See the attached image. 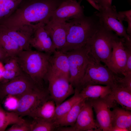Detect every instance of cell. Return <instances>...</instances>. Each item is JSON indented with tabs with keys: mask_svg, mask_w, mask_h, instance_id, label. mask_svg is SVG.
<instances>
[{
	"mask_svg": "<svg viewBox=\"0 0 131 131\" xmlns=\"http://www.w3.org/2000/svg\"><path fill=\"white\" fill-rule=\"evenodd\" d=\"M119 13L123 15L124 16V21L128 23V27L126 30L127 33L131 36V9L123 11H120Z\"/></svg>",
	"mask_w": 131,
	"mask_h": 131,
	"instance_id": "836d02e7",
	"label": "cell"
},
{
	"mask_svg": "<svg viewBox=\"0 0 131 131\" xmlns=\"http://www.w3.org/2000/svg\"><path fill=\"white\" fill-rule=\"evenodd\" d=\"M35 25V24L26 25L17 28L12 29L0 24V30L14 40L22 50H26L31 49L30 40Z\"/></svg>",
	"mask_w": 131,
	"mask_h": 131,
	"instance_id": "9a60e30c",
	"label": "cell"
},
{
	"mask_svg": "<svg viewBox=\"0 0 131 131\" xmlns=\"http://www.w3.org/2000/svg\"><path fill=\"white\" fill-rule=\"evenodd\" d=\"M125 48L127 58L125 68L122 74V75L123 76L131 73V43L126 42Z\"/></svg>",
	"mask_w": 131,
	"mask_h": 131,
	"instance_id": "1f68e13d",
	"label": "cell"
},
{
	"mask_svg": "<svg viewBox=\"0 0 131 131\" xmlns=\"http://www.w3.org/2000/svg\"><path fill=\"white\" fill-rule=\"evenodd\" d=\"M82 0H63L53 12L51 18L67 22L84 15V7L81 5Z\"/></svg>",
	"mask_w": 131,
	"mask_h": 131,
	"instance_id": "4fadbf2b",
	"label": "cell"
},
{
	"mask_svg": "<svg viewBox=\"0 0 131 131\" xmlns=\"http://www.w3.org/2000/svg\"><path fill=\"white\" fill-rule=\"evenodd\" d=\"M45 25L42 23L36 24L30 45L37 51L52 55L56 49L51 37L45 29Z\"/></svg>",
	"mask_w": 131,
	"mask_h": 131,
	"instance_id": "7c38bea8",
	"label": "cell"
},
{
	"mask_svg": "<svg viewBox=\"0 0 131 131\" xmlns=\"http://www.w3.org/2000/svg\"><path fill=\"white\" fill-rule=\"evenodd\" d=\"M24 120L15 112L5 110L0 103V131H5L9 125Z\"/></svg>",
	"mask_w": 131,
	"mask_h": 131,
	"instance_id": "484cf974",
	"label": "cell"
},
{
	"mask_svg": "<svg viewBox=\"0 0 131 131\" xmlns=\"http://www.w3.org/2000/svg\"><path fill=\"white\" fill-rule=\"evenodd\" d=\"M96 113L97 123L101 131H110L112 127V112L111 108L116 106L109 95L104 98L86 99Z\"/></svg>",
	"mask_w": 131,
	"mask_h": 131,
	"instance_id": "8fae6325",
	"label": "cell"
},
{
	"mask_svg": "<svg viewBox=\"0 0 131 131\" xmlns=\"http://www.w3.org/2000/svg\"><path fill=\"white\" fill-rule=\"evenodd\" d=\"M79 92L75 89L74 95L67 100L63 101L56 106L53 120L57 127L58 122L64 117L74 105L81 98L79 95Z\"/></svg>",
	"mask_w": 131,
	"mask_h": 131,
	"instance_id": "603a6c76",
	"label": "cell"
},
{
	"mask_svg": "<svg viewBox=\"0 0 131 131\" xmlns=\"http://www.w3.org/2000/svg\"><path fill=\"white\" fill-rule=\"evenodd\" d=\"M17 96L8 95L5 98L4 106L6 110L8 112H15L16 110L20 97Z\"/></svg>",
	"mask_w": 131,
	"mask_h": 131,
	"instance_id": "f1b7e54d",
	"label": "cell"
},
{
	"mask_svg": "<svg viewBox=\"0 0 131 131\" xmlns=\"http://www.w3.org/2000/svg\"><path fill=\"white\" fill-rule=\"evenodd\" d=\"M120 85L131 90V73L121 78Z\"/></svg>",
	"mask_w": 131,
	"mask_h": 131,
	"instance_id": "e575fe53",
	"label": "cell"
},
{
	"mask_svg": "<svg viewBox=\"0 0 131 131\" xmlns=\"http://www.w3.org/2000/svg\"><path fill=\"white\" fill-rule=\"evenodd\" d=\"M30 122V131H52L57 127L53 122L33 118Z\"/></svg>",
	"mask_w": 131,
	"mask_h": 131,
	"instance_id": "83f0119b",
	"label": "cell"
},
{
	"mask_svg": "<svg viewBox=\"0 0 131 131\" xmlns=\"http://www.w3.org/2000/svg\"><path fill=\"white\" fill-rule=\"evenodd\" d=\"M110 131H129L127 129L117 127H112Z\"/></svg>",
	"mask_w": 131,
	"mask_h": 131,
	"instance_id": "74e56055",
	"label": "cell"
},
{
	"mask_svg": "<svg viewBox=\"0 0 131 131\" xmlns=\"http://www.w3.org/2000/svg\"><path fill=\"white\" fill-rule=\"evenodd\" d=\"M100 8H106L112 6V0H93Z\"/></svg>",
	"mask_w": 131,
	"mask_h": 131,
	"instance_id": "d590c367",
	"label": "cell"
},
{
	"mask_svg": "<svg viewBox=\"0 0 131 131\" xmlns=\"http://www.w3.org/2000/svg\"><path fill=\"white\" fill-rule=\"evenodd\" d=\"M3 70H0V79L1 78Z\"/></svg>",
	"mask_w": 131,
	"mask_h": 131,
	"instance_id": "f35d334b",
	"label": "cell"
},
{
	"mask_svg": "<svg viewBox=\"0 0 131 131\" xmlns=\"http://www.w3.org/2000/svg\"><path fill=\"white\" fill-rule=\"evenodd\" d=\"M7 131H30V122L25 120L14 123L9 128Z\"/></svg>",
	"mask_w": 131,
	"mask_h": 131,
	"instance_id": "f546056e",
	"label": "cell"
},
{
	"mask_svg": "<svg viewBox=\"0 0 131 131\" xmlns=\"http://www.w3.org/2000/svg\"><path fill=\"white\" fill-rule=\"evenodd\" d=\"M112 88L109 86L100 85H90L82 88L79 92V95L82 99L104 98L109 95Z\"/></svg>",
	"mask_w": 131,
	"mask_h": 131,
	"instance_id": "d6986e66",
	"label": "cell"
},
{
	"mask_svg": "<svg viewBox=\"0 0 131 131\" xmlns=\"http://www.w3.org/2000/svg\"><path fill=\"white\" fill-rule=\"evenodd\" d=\"M86 100V99H81L77 101L58 122L57 125V127L60 126H73Z\"/></svg>",
	"mask_w": 131,
	"mask_h": 131,
	"instance_id": "cb8c5ba5",
	"label": "cell"
},
{
	"mask_svg": "<svg viewBox=\"0 0 131 131\" xmlns=\"http://www.w3.org/2000/svg\"><path fill=\"white\" fill-rule=\"evenodd\" d=\"M8 57L6 53L0 46V61L5 62Z\"/></svg>",
	"mask_w": 131,
	"mask_h": 131,
	"instance_id": "8d00e7d4",
	"label": "cell"
},
{
	"mask_svg": "<svg viewBox=\"0 0 131 131\" xmlns=\"http://www.w3.org/2000/svg\"><path fill=\"white\" fill-rule=\"evenodd\" d=\"M93 108L86 99L73 127L74 131H101L96 120L94 119Z\"/></svg>",
	"mask_w": 131,
	"mask_h": 131,
	"instance_id": "e0dca14e",
	"label": "cell"
},
{
	"mask_svg": "<svg viewBox=\"0 0 131 131\" xmlns=\"http://www.w3.org/2000/svg\"><path fill=\"white\" fill-rule=\"evenodd\" d=\"M3 69L6 70L22 71L15 57H9L5 61Z\"/></svg>",
	"mask_w": 131,
	"mask_h": 131,
	"instance_id": "4dcf8cb0",
	"label": "cell"
},
{
	"mask_svg": "<svg viewBox=\"0 0 131 131\" xmlns=\"http://www.w3.org/2000/svg\"><path fill=\"white\" fill-rule=\"evenodd\" d=\"M89 57V62L84 75L75 89L79 91L90 85H103L112 88L119 85L120 76L115 74L106 65Z\"/></svg>",
	"mask_w": 131,
	"mask_h": 131,
	"instance_id": "277c9868",
	"label": "cell"
},
{
	"mask_svg": "<svg viewBox=\"0 0 131 131\" xmlns=\"http://www.w3.org/2000/svg\"><path fill=\"white\" fill-rule=\"evenodd\" d=\"M118 37L113 31L108 30L101 25L86 44L89 56L97 61L104 63L108 67L113 43Z\"/></svg>",
	"mask_w": 131,
	"mask_h": 131,
	"instance_id": "5b68a950",
	"label": "cell"
},
{
	"mask_svg": "<svg viewBox=\"0 0 131 131\" xmlns=\"http://www.w3.org/2000/svg\"><path fill=\"white\" fill-rule=\"evenodd\" d=\"M51 38L57 50H60L65 45L68 30L67 23L51 18L44 26Z\"/></svg>",
	"mask_w": 131,
	"mask_h": 131,
	"instance_id": "2e32d148",
	"label": "cell"
},
{
	"mask_svg": "<svg viewBox=\"0 0 131 131\" xmlns=\"http://www.w3.org/2000/svg\"><path fill=\"white\" fill-rule=\"evenodd\" d=\"M50 72L64 77L69 80L68 61L67 56L65 53L56 50L51 55Z\"/></svg>",
	"mask_w": 131,
	"mask_h": 131,
	"instance_id": "ac0fdd59",
	"label": "cell"
},
{
	"mask_svg": "<svg viewBox=\"0 0 131 131\" xmlns=\"http://www.w3.org/2000/svg\"><path fill=\"white\" fill-rule=\"evenodd\" d=\"M23 72L22 71L3 69L2 73L1 79L4 80L3 82H7L19 75Z\"/></svg>",
	"mask_w": 131,
	"mask_h": 131,
	"instance_id": "d6a6232c",
	"label": "cell"
},
{
	"mask_svg": "<svg viewBox=\"0 0 131 131\" xmlns=\"http://www.w3.org/2000/svg\"><path fill=\"white\" fill-rule=\"evenodd\" d=\"M56 107L54 102L51 99H48L36 108L31 117L53 122Z\"/></svg>",
	"mask_w": 131,
	"mask_h": 131,
	"instance_id": "7402d4cb",
	"label": "cell"
},
{
	"mask_svg": "<svg viewBox=\"0 0 131 131\" xmlns=\"http://www.w3.org/2000/svg\"><path fill=\"white\" fill-rule=\"evenodd\" d=\"M37 87H39L23 72L13 79L0 83V102L8 95L20 97Z\"/></svg>",
	"mask_w": 131,
	"mask_h": 131,
	"instance_id": "9c48e42d",
	"label": "cell"
},
{
	"mask_svg": "<svg viewBox=\"0 0 131 131\" xmlns=\"http://www.w3.org/2000/svg\"><path fill=\"white\" fill-rule=\"evenodd\" d=\"M110 98L125 109L131 110V90L120 86L112 88Z\"/></svg>",
	"mask_w": 131,
	"mask_h": 131,
	"instance_id": "44dd1931",
	"label": "cell"
},
{
	"mask_svg": "<svg viewBox=\"0 0 131 131\" xmlns=\"http://www.w3.org/2000/svg\"><path fill=\"white\" fill-rule=\"evenodd\" d=\"M51 55L31 49L21 50L16 57L24 73L29 76L39 87L44 88L51 67Z\"/></svg>",
	"mask_w": 131,
	"mask_h": 131,
	"instance_id": "3957f363",
	"label": "cell"
},
{
	"mask_svg": "<svg viewBox=\"0 0 131 131\" xmlns=\"http://www.w3.org/2000/svg\"><path fill=\"white\" fill-rule=\"evenodd\" d=\"M23 0H0V21L11 15Z\"/></svg>",
	"mask_w": 131,
	"mask_h": 131,
	"instance_id": "4316f807",
	"label": "cell"
},
{
	"mask_svg": "<svg viewBox=\"0 0 131 131\" xmlns=\"http://www.w3.org/2000/svg\"><path fill=\"white\" fill-rule=\"evenodd\" d=\"M65 53L68 61L69 81L76 88L84 75L89 62L87 49L85 45L80 48Z\"/></svg>",
	"mask_w": 131,
	"mask_h": 131,
	"instance_id": "8992f818",
	"label": "cell"
},
{
	"mask_svg": "<svg viewBox=\"0 0 131 131\" xmlns=\"http://www.w3.org/2000/svg\"><path fill=\"white\" fill-rule=\"evenodd\" d=\"M47 81L48 83V91L50 98L54 102L56 106L75 93V89L69 80L64 77L49 72Z\"/></svg>",
	"mask_w": 131,
	"mask_h": 131,
	"instance_id": "30bf717a",
	"label": "cell"
},
{
	"mask_svg": "<svg viewBox=\"0 0 131 131\" xmlns=\"http://www.w3.org/2000/svg\"><path fill=\"white\" fill-rule=\"evenodd\" d=\"M112 112V127H117L131 130V112L116 106Z\"/></svg>",
	"mask_w": 131,
	"mask_h": 131,
	"instance_id": "ffe728a7",
	"label": "cell"
},
{
	"mask_svg": "<svg viewBox=\"0 0 131 131\" xmlns=\"http://www.w3.org/2000/svg\"><path fill=\"white\" fill-rule=\"evenodd\" d=\"M67 22L68 30L66 43L60 50L64 53L85 46L101 25L95 12L91 16L84 15Z\"/></svg>",
	"mask_w": 131,
	"mask_h": 131,
	"instance_id": "7a4b0ae2",
	"label": "cell"
},
{
	"mask_svg": "<svg viewBox=\"0 0 131 131\" xmlns=\"http://www.w3.org/2000/svg\"><path fill=\"white\" fill-rule=\"evenodd\" d=\"M48 91L44 88L37 87L26 93L20 97L17 108L15 112L23 117H31L36 108L49 99Z\"/></svg>",
	"mask_w": 131,
	"mask_h": 131,
	"instance_id": "ba28073f",
	"label": "cell"
},
{
	"mask_svg": "<svg viewBox=\"0 0 131 131\" xmlns=\"http://www.w3.org/2000/svg\"><path fill=\"white\" fill-rule=\"evenodd\" d=\"M125 40L119 37L113 42L108 68L116 74L120 76L125 68L127 58Z\"/></svg>",
	"mask_w": 131,
	"mask_h": 131,
	"instance_id": "5bb4252c",
	"label": "cell"
},
{
	"mask_svg": "<svg viewBox=\"0 0 131 131\" xmlns=\"http://www.w3.org/2000/svg\"><path fill=\"white\" fill-rule=\"evenodd\" d=\"M0 46L8 57H15L22 50L16 43L6 33L0 30Z\"/></svg>",
	"mask_w": 131,
	"mask_h": 131,
	"instance_id": "d4e9b609",
	"label": "cell"
},
{
	"mask_svg": "<svg viewBox=\"0 0 131 131\" xmlns=\"http://www.w3.org/2000/svg\"><path fill=\"white\" fill-rule=\"evenodd\" d=\"M63 0H29V2L19 5L11 15L0 21V24L12 29L39 23L45 24Z\"/></svg>",
	"mask_w": 131,
	"mask_h": 131,
	"instance_id": "6da1fadb",
	"label": "cell"
},
{
	"mask_svg": "<svg viewBox=\"0 0 131 131\" xmlns=\"http://www.w3.org/2000/svg\"><path fill=\"white\" fill-rule=\"evenodd\" d=\"M95 12L101 25L108 30L114 32L120 38L131 41V36L127 33L126 28L124 25L123 15L117 12L115 6L106 8H100Z\"/></svg>",
	"mask_w": 131,
	"mask_h": 131,
	"instance_id": "52a82bcc",
	"label": "cell"
}]
</instances>
